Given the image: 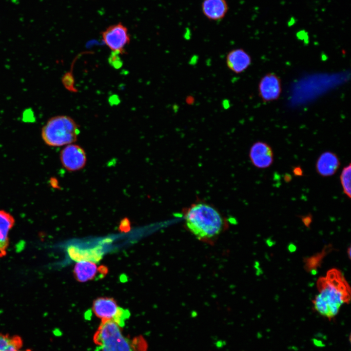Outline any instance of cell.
I'll list each match as a JSON object with an SVG mask.
<instances>
[{"instance_id":"obj_13","label":"cell","mask_w":351,"mask_h":351,"mask_svg":"<svg viewBox=\"0 0 351 351\" xmlns=\"http://www.w3.org/2000/svg\"><path fill=\"white\" fill-rule=\"evenodd\" d=\"M201 7L203 15L208 20L214 21L223 19L229 10L226 0H203Z\"/></svg>"},{"instance_id":"obj_10","label":"cell","mask_w":351,"mask_h":351,"mask_svg":"<svg viewBox=\"0 0 351 351\" xmlns=\"http://www.w3.org/2000/svg\"><path fill=\"white\" fill-rule=\"evenodd\" d=\"M105 266L98 267L96 262L90 261H77L74 268V274L79 282H85L95 278L103 277L107 273Z\"/></svg>"},{"instance_id":"obj_2","label":"cell","mask_w":351,"mask_h":351,"mask_svg":"<svg viewBox=\"0 0 351 351\" xmlns=\"http://www.w3.org/2000/svg\"><path fill=\"white\" fill-rule=\"evenodd\" d=\"M318 293L313 300V307L321 315L329 319L335 317L341 307L350 300V288L341 273L330 270L317 282Z\"/></svg>"},{"instance_id":"obj_14","label":"cell","mask_w":351,"mask_h":351,"mask_svg":"<svg viewBox=\"0 0 351 351\" xmlns=\"http://www.w3.org/2000/svg\"><path fill=\"white\" fill-rule=\"evenodd\" d=\"M70 257L76 261H90L97 262L101 258V253L98 249L84 250L70 246L67 250Z\"/></svg>"},{"instance_id":"obj_8","label":"cell","mask_w":351,"mask_h":351,"mask_svg":"<svg viewBox=\"0 0 351 351\" xmlns=\"http://www.w3.org/2000/svg\"><path fill=\"white\" fill-rule=\"evenodd\" d=\"M280 78L273 73H269L260 79L258 86L259 97L264 102L278 99L282 93Z\"/></svg>"},{"instance_id":"obj_18","label":"cell","mask_w":351,"mask_h":351,"mask_svg":"<svg viewBox=\"0 0 351 351\" xmlns=\"http://www.w3.org/2000/svg\"><path fill=\"white\" fill-rule=\"evenodd\" d=\"M117 53L113 52L112 55L109 58V62L115 68H118L121 65L120 58L118 57Z\"/></svg>"},{"instance_id":"obj_20","label":"cell","mask_w":351,"mask_h":351,"mask_svg":"<svg viewBox=\"0 0 351 351\" xmlns=\"http://www.w3.org/2000/svg\"><path fill=\"white\" fill-rule=\"evenodd\" d=\"M292 172L295 176H301L303 175V171L300 166H296L292 169Z\"/></svg>"},{"instance_id":"obj_3","label":"cell","mask_w":351,"mask_h":351,"mask_svg":"<svg viewBox=\"0 0 351 351\" xmlns=\"http://www.w3.org/2000/svg\"><path fill=\"white\" fill-rule=\"evenodd\" d=\"M93 341L98 351H147L148 348L143 336L124 335L122 327L113 320L101 321Z\"/></svg>"},{"instance_id":"obj_7","label":"cell","mask_w":351,"mask_h":351,"mask_svg":"<svg viewBox=\"0 0 351 351\" xmlns=\"http://www.w3.org/2000/svg\"><path fill=\"white\" fill-rule=\"evenodd\" d=\"M60 159L62 166L68 171L75 172L82 169L86 163V155L80 146L70 144L61 151Z\"/></svg>"},{"instance_id":"obj_21","label":"cell","mask_w":351,"mask_h":351,"mask_svg":"<svg viewBox=\"0 0 351 351\" xmlns=\"http://www.w3.org/2000/svg\"><path fill=\"white\" fill-rule=\"evenodd\" d=\"M18 351H21L19 350ZM23 351H31L29 350H27Z\"/></svg>"},{"instance_id":"obj_4","label":"cell","mask_w":351,"mask_h":351,"mask_svg":"<svg viewBox=\"0 0 351 351\" xmlns=\"http://www.w3.org/2000/svg\"><path fill=\"white\" fill-rule=\"evenodd\" d=\"M79 126L71 117L56 116L49 118L41 130V136L46 144L59 147L72 144L77 140Z\"/></svg>"},{"instance_id":"obj_5","label":"cell","mask_w":351,"mask_h":351,"mask_svg":"<svg viewBox=\"0 0 351 351\" xmlns=\"http://www.w3.org/2000/svg\"><path fill=\"white\" fill-rule=\"evenodd\" d=\"M92 310L101 321L113 320L122 328L130 315L128 310L119 307L114 298L108 297H100L95 299Z\"/></svg>"},{"instance_id":"obj_15","label":"cell","mask_w":351,"mask_h":351,"mask_svg":"<svg viewBox=\"0 0 351 351\" xmlns=\"http://www.w3.org/2000/svg\"><path fill=\"white\" fill-rule=\"evenodd\" d=\"M14 223L13 217L4 211H0V252L3 253L8 245V235Z\"/></svg>"},{"instance_id":"obj_17","label":"cell","mask_w":351,"mask_h":351,"mask_svg":"<svg viewBox=\"0 0 351 351\" xmlns=\"http://www.w3.org/2000/svg\"><path fill=\"white\" fill-rule=\"evenodd\" d=\"M351 164L345 166L340 175V181L344 194L349 198H351Z\"/></svg>"},{"instance_id":"obj_11","label":"cell","mask_w":351,"mask_h":351,"mask_svg":"<svg viewBox=\"0 0 351 351\" xmlns=\"http://www.w3.org/2000/svg\"><path fill=\"white\" fill-rule=\"evenodd\" d=\"M340 166V161L337 155L331 151L322 153L317 158L315 169L317 174L323 177L334 175Z\"/></svg>"},{"instance_id":"obj_19","label":"cell","mask_w":351,"mask_h":351,"mask_svg":"<svg viewBox=\"0 0 351 351\" xmlns=\"http://www.w3.org/2000/svg\"><path fill=\"white\" fill-rule=\"evenodd\" d=\"M130 229V223L127 218L122 219L119 224V229L121 231L127 232Z\"/></svg>"},{"instance_id":"obj_6","label":"cell","mask_w":351,"mask_h":351,"mask_svg":"<svg viewBox=\"0 0 351 351\" xmlns=\"http://www.w3.org/2000/svg\"><path fill=\"white\" fill-rule=\"evenodd\" d=\"M105 44L113 51L118 54L125 52V47L131 40L128 29L121 22L111 25L101 33Z\"/></svg>"},{"instance_id":"obj_9","label":"cell","mask_w":351,"mask_h":351,"mask_svg":"<svg viewBox=\"0 0 351 351\" xmlns=\"http://www.w3.org/2000/svg\"><path fill=\"white\" fill-rule=\"evenodd\" d=\"M249 158L253 165L256 168H269L273 162V149L270 145L265 142L256 141L250 149Z\"/></svg>"},{"instance_id":"obj_1","label":"cell","mask_w":351,"mask_h":351,"mask_svg":"<svg viewBox=\"0 0 351 351\" xmlns=\"http://www.w3.org/2000/svg\"><path fill=\"white\" fill-rule=\"evenodd\" d=\"M187 230L199 241L214 245L229 227V222L218 210L203 200H197L182 210Z\"/></svg>"},{"instance_id":"obj_12","label":"cell","mask_w":351,"mask_h":351,"mask_svg":"<svg viewBox=\"0 0 351 351\" xmlns=\"http://www.w3.org/2000/svg\"><path fill=\"white\" fill-rule=\"evenodd\" d=\"M251 56L242 48L231 50L226 57V64L228 68L235 74L244 72L251 64Z\"/></svg>"},{"instance_id":"obj_16","label":"cell","mask_w":351,"mask_h":351,"mask_svg":"<svg viewBox=\"0 0 351 351\" xmlns=\"http://www.w3.org/2000/svg\"><path fill=\"white\" fill-rule=\"evenodd\" d=\"M22 346V340L18 335L0 333V351H18Z\"/></svg>"}]
</instances>
